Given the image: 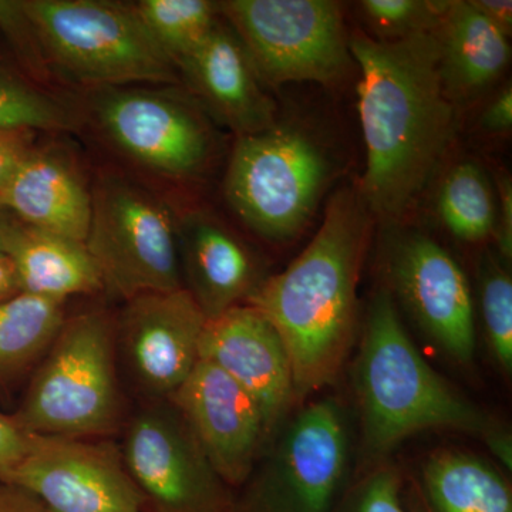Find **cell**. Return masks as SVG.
I'll return each mask as SVG.
<instances>
[{"label":"cell","mask_w":512,"mask_h":512,"mask_svg":"<svg viewBox=\"0 0 512 512\" xmlns=\"http://www.w3.org/2000/svg\"><path fill=\"white\" fill-rule=\"evenodd\" d=\"M133 5L148 35L177 72L220 20V3L210 0H140Z\"/></svg>","instance_id":"26"},{"label":"cell","mask_w":512,"mask_h":512,"mask_svg":"<svg viewBox=\"0 0 512 512\" xmlns=\"http://www.w3.org/2000/svg\"><path fill=\"white\" fill-rule=\"evenodd\" d=\"M497 255L504 262L512 256V185L510 178L503 177L497 184V221L494 237Z\"/></svg>","instance_id":"32"},{"label":"cell","mask_w":512,"mask_h":512,"mask_svg":"<svg viewBox=\"0 0 512 512\" xmlns=\"http://www.w3.org/2000/svg\"><path fill=\"white\" fill-rule=\"evenodd\" d=\"M414 488L421 512H512V488L503 471L453 448L427 457Z\"/></svg>","instance_id":"22"},{"label":"cell","mask_w":512,"mask_h":512,"mask_svg":"<svg viewBox=\"0 0 512 512\" xmlns=\"http://www.w3.org/2000/svg\"><path fill=\"white\" fill-rule=\"evenodd\" d=\"M200 359L220 367L249 393L264 414L271 437L298 402L284 340L249 303L207 320L200 340Z\"/></svg>","instance_id":"16"},{"label":"cell","mask_w":512,"mask_h":512,"mask_svg":"<svg viewBox=\"0 0 512 512\" xmlns=\"http://www.w3.org/2000/svg\"><path fill=\"white\" fill-rule=\"evenodd\" d=\"M13 221H16V218L13 217L10 212L6 211L5 207L0 204V232H2L6 227H9Z\"/></svg>","instance_id":"38"},{"label":"cell","mask_w":512,"mask_h":512,"mask_svg":"<svg viewBox=\"0 0 512 512\" xmlns=\"http://www.w3.org/2000/svg\"><path fill=\"white\" fill-rule=\"evenodd\" d=\"M84 245L110 298L126 302L144 293L183 289L177 218L134 178L106 171L94 180Z\"/></svg>","instance_id":"8"},{"label":"cell","mask_w":512,"mask_h":512,"mask_svg":"<svg viewBox=\"0 0 512 512\" xmlns=\"http://www.w3.org/2000/svg\"><path fill=\"white\" fill-rule=\"evenodd\" d=\"M35 434L20 426L12 414L0 412V480L6 478L28 456Z\"/></svg>","instance_id":"30"},{"label":"cell","mask_w":512,"mask_h":512,"mask_svg":"<svg viewBox=\"0 0 512 512\" xmlns=\"http://www.w3.org/2000/svg\"><path fill=\"white\" fill-rule=\"evenodd\" d=\"M436 37L441 80L454 106L470 103L487 92L510 63V40L470 0L450 2Z\"/></svg>","instance_id":"20"},{"label":"cell","mask_w":512,"mask_h":512,"mask_svg":"<svg viewBox=\"0 0 512 512\" xmlns=\"http://www.w3.org/2000/svg\"><path fill=\"white\" fill-rule=\"evenodd\" d=\"M82 124L80 106L0 64V130L72 133Z\"/></svg>","instance_id":"25"},{"label":"cell","mask_w":512,"mask_h":512,"mask_svg":"<svg viewBox=\"0 0 512 512\" xmlns=\"http://www.w3.org/2000/svg\"><path fill=\"white\" fill-rule=\"evenodd\" d=\"M2 481L28 490L47 512H151L119 439L35 436L28 456Z\"/></svg>","instance_id":"14"},{"label":"cell","mask_w":512,"mask_h":512,"mask_svg":"<svg viewBox=\"0 0 512 512\" xmlns=\"http://www.w3.org/2000/svg\"><path fill=\"white\" fill-rule=\"evenodd\" d=\"M131 402L116 350V312L66 315L13 413L30 434L119 439Z\"/></svg>","instance_id":"4"},{"label":"cell","mask_w":512,"mask_h":512,"mask_svg":"<svg viewBox=\"0 0 512 512\" xmlns=\"http://www.w3.org/2000/svg\"><path fill=\"white\" fill-rule=\"evenodd\" d=\"M40 79L84 92L131 84H178L180 76L138 18L133 3L20 0Z\"/></svg>","instance_id":"5"},{"label":"cell","mask_w":512,"mask_h":512,"mask_svg":"<svg viewBox=\"0 0 512 512\" xmlns=\"http://www.w3.org/2000/svg\"><path fill=\"white\" fill-rule=\"evenodd\" d=\"M383 286L441 355L473 363L476 311L466 272L454 256L417 229L389 227L380 249Z\"/></svg>","instance_id":"11"},{"label":"cell","mask_w":512,"mask_h":512,"mask_svg":"<svg viewBox=\"0 0 512 512\" xmlns=\"http://www.w3.org/2000/svg\"><path fill=\"white\" fill-rule=\"evenodd\" d=\"M403 488L402 471L384 461L346 485L332 512H412L404 503Z\"/></svg>","instance_id":"29"},{"label":"cell","mask_w":512,"mask_h":512,"mask_svg":"<svg viewBox=\"0 0 512 512\" xmlns=\"http://www.w3.org/2000/svg\"><path fill=\"white\" fill-rule=\"evenodd\" d=\"M491 25L510 37L512 32V2L510 0H470Z\"/></svg>","instance_id":"35"},{"label":"cell","mask_w":512,"mask_h":512,"mask_svg":"<svg viewBox=\"0 0 512 512\" xmlns=\"http://www.w3.org/2000/svg\"><path fill=\"white\" fill-rule=\"evenodd\" d=\"M80 109L117 156L160 180H197L214 157L208 116L178 84L89 90Z\"/></svg>","instance_id":"6"},{"label":"cell","mask_w":512,"mask_h":512,"mask_svg":"<svg viewBox=\"0 0 512 512\" xmlns=\"http://www.w3.org/2000/svg\"><path fill=\"white\" fill-rule=\"evenodd\" d=\"M478 308L485 345L495 366L512 372V279L497 254L487 252L478 265Z\"/></svg>","instance_id":"27"},{"label":"cell","mask_w":512,"mask_h":512,"mask_svg":"<svg viewBox=\"0 0 512 512\" xmlns=\"http://www.w3.org/2000/svg\"><path fill=\"white\" fill-rule=\"evenodd\" d=\"M64 305L29 293L0 303V396L28 382L66 318Z\"/></svg>","instance_id":"23"},{"label":"cell","mask_w":512,"mask_h":512,"mask_svg":"<svg viewBox=\"0 0 512 512\" xmlns=\"http://www.w3.org/2000/svg\"><path fill=\"white\" fill-rule=\"evenodd\" d=\"M0 204L22 224L84 242L92 215V184L72 150L36 144L0 191Z\"/></svg>","instance_id":"19"},{"label":"cell","mask_w":512,"mask_h":512,"mask_svg":"<svg viewBox=\"0 0 512 512\" xmlns=\"http://www.w3.org/2000/svg\"><path fill=\"white\" fill-rule=\"evenodd\" d=\"M178 76L205 114L237 137L261 133L278 123L275 101L265 92L247 50L221 20L180 67Z\"/></svg>","instance_id":"17"},{"label":"cell","mask_w":512,"mask_h":512,"mask_svg":"<svg viewBox=\"0 0 512 512\" xmlns=\"http://www.w3.org/2000/svg\"><path fill=\"white\" fill-rule=\"evenodd\" d=\"M170 402L222 480L241 490L272 439L255 400L220 367L200 359Z\"/></svg>","instance_id":"15"},{"label":"cell","mask_w":512,"mask_h":512,"mask_svg":"<svg viewBox=\"0 0 512 512\" xmlns=\"http://www.w3.org/2000/svg\"><path fill=\"white\" fill-rule=\"evenodd\" d=\"M177 235L183 288L207 320L247 303L265 281L255 252L214 215L188 212Z\"/></svg>","instance_id":"18"},{"label":"cell","mask_w":512,"mask_h":512,"mask_svg":"<svg viewBox=\"0 0 512 512\" xmlns=\"http://www.w3.org/2000/svg\"><path fill=\"white\" fill-rule=\"evenodd\" d=\"M450 2L430 0H365L360 10L380 40L404 39L439 28Z\"/></svg>","instance_id":"28"},{"label":"cell","mask_w":512,"mask_h":512,"mask_svg":"<svg viewBox=\"0 0 512 512\" xmlns=\"http://www.w3.org/2000/svg\"><path fill=\"white\" fill-rule=\"evenodd\" d=\"M22 292L18 271L10 256L0 249V303L16 298Z\"/></svg>","instance_id":"36"},{"label":"cell","mask_w":512,"mask_h":512,"mask_svg":"<svg viewBox=\"0 0 512 512\" xmlns=\"http://www.w3.org/2000/svg\"><path fill=\"white\" fill-rule=\"evenodd\" d=\"M360 420L359 473L389 461L413 434L456 430L484 439L494 421L426 362L382 285L367 305L353 366Z\"/></svg>","instance_id":"3"},{"label":"cell","mask_w":512,"mask_h":512,"mask_svg":"<svg viewBox=\"0 0 512 512\" xmlns=\"http://www.w3.org/2000/svg\"><path fill=\"white\" fill-rule=\"evenodd\" d=\"M0 249L15 264L23 293L66 303L73 296L103 292L99 271L84 242L16 220L0 232Z\"/></svg>","instance_id":"21"},{"label":"cell","mask_w":512,"mask_h":512,"mask_svg":"<svg viewBox=\"0 0 512 512\" xmlns=\"http://www.w3.org/2000/svg\"><path fill=\"white\" fill-rule=\"evenodd\" d=\"M0 512H47L43 504L19 485L0 480Z\"/></svg>","instance_id":"34"},{"label":"cell","mask_w":512,"mask_h":512,"mask_svg":"<svg viewBox=\"0 0 512 512\" xmlns=\"http://www.w3.org/2000/svg\"><path fill=\"white\" fill-rule=\"evenodd\" d=\"M350 55L360 69V123L366 171L360 197L394 227L429 184L456 130V106L440 74L436 32L370 39L356 32Z\"/></svg>","instance_id":"1"},{"label":"cell","mask_w":512,"mask_h":512,"mask_svg":"<svg viewBox=\"0 0 512 512\" xmlns=\"http://www.w3.org/2000/svg\"><path fill=\"white\" fill-rule=\"evenodd\" d=\"M220 16L269 86L333 84L352 66L342 8L332 0H227Z\"/></svg>","instance_id":"9"},{"label":"cell","mask_w":512,"mask_h":512,"mask_svg":"<svg viewBox=\"0 0 512 512\" xmlns=\"http://www.w3.org/2000/svg\"><path fill=\"white\" fill-rule=\"evenodd\" d=\"M207 318L185 289L144 293L116 312V350L131 402L170 400L200 362Z\"/></svg>","instance_id":"13"},{"label":"cell","mask_w":512,"mask_h":512,"mask_svg":"<svg viewBox=\"0 0 512 512\" xmlns=\"http://www.w3.org/2000/svg\"><path fill=\"white\" fill-rule=\"evenodd\" d=\"M349 439L333 400L296 414L271 461L244 485L235 512H332L346 487Z\"/></svg>","instance_id":"12"},{"label":"cell","mask_w":512,"mask_h":512,"mask_svg":"<svg viewBox=\"0 0 512 512\" xmlns=\"http://www.w3.org/2000/svg\"><path fill=\"white\" fill-rule=\"evenodd\" d=\"M119 444L151 512H235V490L212 467L170 400L134 402Z\"/></svg>","instance_id":"10"},{"label":"cell","mask_w":512,"mask_h":512,"mask_svg":"<svg viewBox=\"0 0 512 512\" xmlns=\"http://www.w3.org/2000/svg\"><path fill=\"white\" fill-rule=\"evenodd\" d=\"M437 212L458 241L481 244L494 237L497 192L480 165L463 161L448 171L437 195Z\"/></svg>","instance_id":"24"},{"label":"cell","mask_w":512,"mask_h":512,"mask_svg":"<svg viewBox=\"0 0 512 512\" xmlns=\"http://www.w3.org/2000/svg\"><path fill=\"white\" fill-rule=\"evenodd\" d=\"M35 146V133L0 130V191Z\"/></svg>","instance_id":"31"},{"label":"cell","mask_w":512,"mask_h":512,"mask_svg":"<svg viewBox=\"0 0 512 512\" xmlns=\"http://www.w3.org/2000/svg\"><path fill=\"white\" fill-rule=\"evenodd\" d=\"M483 441L487 444V447L490 448L495 458L507 468L508 473H511L512 441L507 430L501 429L500 426H495L494 429L484 437Z\"/></svg>","instance_id":"37"},{"label":"cell","mask_w":512,"mask_h":512,"mask_svg":"<svg viewBox=\"0 0 512 512\" xmlns=\"http://www.w3.org/2000/svg\"><path fill=\"white\" fill-rule=\"evenodd\" d=\"M372 218L359 191L336 192L308 247L284 271L265 278L247 302L284 340L296 400L335 382L355 346L357 286Z\"/></svg>","instance_id":"2"},{"label":"cell","mask_w":512,"mask_h":512,"mask_svg":"<svg viewBox=\"0 0 512 512\" xmlns=\"http://www.w3.org/2000/svg\"><path fill=\"white\" fill-rule=\"evenodd\" d=\"M325 148L302 127L276 123L237 137L224 194L239 220L271 242L298 238L318 211L332 178Z\"/></svg>","instance_id":"7"},{"label":"cell","mask_w":512,"mask_h":512,"mask_svg":"<svg viewBox=\"0 0 512 512\" xmlns=\"http://www.w3.org/2000/svg\"><path fill=\"white\" fill-rule=\"evenodd\" d=\"M481 127L491 134H507L512 126L511 84L503 87L488 103L480 117Z\"/></svg>","instance_id":"33"}]
</instances>
